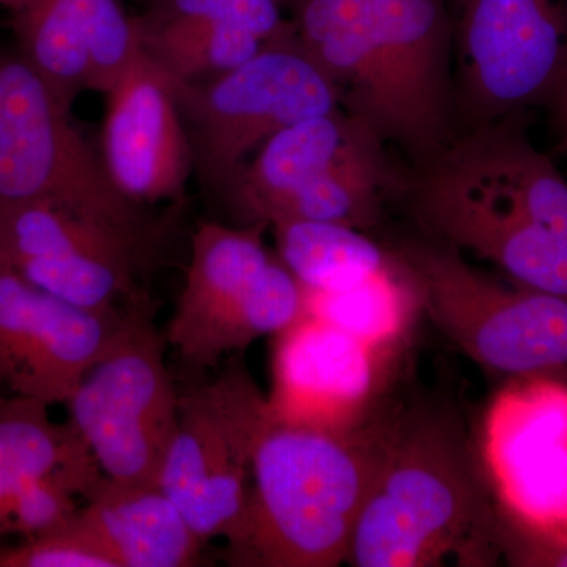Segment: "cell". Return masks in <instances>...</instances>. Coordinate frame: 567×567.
Masks as SVG:
<instances>
[{
	"label": "cell",
	"mask_w": 567,
	"mask_h": 567,
	"mask_svg": "<svg viewBox=\"0 0 567 567\" xmlns=\"http://www.w3.org/2000/svg\"><path fill=\"white\" fill-rule=\"evenodd\" d=\"M132 308L99 312L66 303L0 262V393L65 404Z\"/></svg>",
	"instance_id": "5bb4252c"
},
{
	"label": "cell",
	"mask_w": 567,
	"mask_h": 567,
	"mask_svg": "<svg viewBox=\"0 0 567 567\" xmlns=\"http://www.w3.org/2000/svg\"><path fill=\"white\" fill-rule=\"evenodd\" d=\"M377 349L333 324L306 315L275 336L271 416L317 431H347L382 406L385 360Z\"/></svg>",
	"instance_id": "9a60e30c"
},
{
	"label": "cell",
	"mask_w": 567,
	"mask_h": 567,
	"mask_svg": "<svg viewBox=\"0 0 567 567\" xmlns=\"http://www.w3.org/2000/svg\"><path fill=\"white\" fill-rule=\"evenodd\" d=\"M264 224L230 227L204 223L193 235L192 257L166 341L194 371L215 368L297 316L290 284L271 267Z\"/></svg>",
	"instance_id": "ba28073f"
},
{
	"label": "cell",
	"mask_w": 567,
	"mask_h": 567,
	"mask_svg": "<svg viewBox=\"0 0 567 567\" xmlns=\"http://www.w3.org/2000/svg\"><path fill=\"white\" fill-rule=\"evenodd\" d=\"M499 557L520 567H567V529L535 524L498 505Z\"/></svg>",
	"instance_id": "484cf974"
},
{
	"label": "cell",
	"mask_w": 567,
	"mask_h": 567,
	"mask_svg": "<svg viewBox=\"0 0 567 567\" xmlns=\"http://www.w3.org/2000/svg\"><path fill=\"white\" fill-rule=\"evenodd\" d=\"M152 240L50 203L0 208V262L66 303L121 312L148 298Z\"/></svg>",
	"instance_id": "7c38bea8"
},
{
	"label": "cell",
	"mask_w": 567,
	"mask_h": 567,
	"mask_svg": "<svg viewBox=\"0 0 567 567\" xmlns=\"http://www.w3.org/2000/svg\"><path fill=\"white\" fill-rule=\"evenodd\" d=\"M270 416L267 395L238 361L212 382L178 390L158 486L204 543L229 539L244 522L254 446Z\"/></svg>",
	"instance_id": "9c48e42d"
},
{
	"label": "cell",
	"mask_w": 567,
	"mask_h": 567,
	"mask_svg": "<svg viewBox=\"0 0 567 567\" xmlns=\"http://www.w3.org/2000/svg\"><path fill=\"white\" fill-rule=\"evenodd\" d=\"M404 192L432 238L567 301V182L529 141L525 115L458 134L417 163Z\"/></svg>",
	"instance_id": "6da1fadb"
},
{
	"label": "cell",
	"mask_w": 567,
	"mask_h": 567,
	"mask_svg": "<svg viewBox=\"0 0 567 567\" xmlns=\"http://www.w3.org/2000/svg\"><path fill=\"white\" fill-rule=\"evenodd\" d=\"M0 394H2V393H0Z\"/></svg>",
	"instance_id": "f1b7e54d"
},
{
	"label": "cell",
	"mask_w": 567,
	"mask_h": 567,
	"mask_svg": "<svg viewBox=\"0 0 567 567\" xmlns=\"http://www.w3.org/2000/svg\"><path fill=\"white\" fill-rule=\"evenodd\" d=\"M394 251L421 309L470 360L511 379L567 372L566 300L505 286L432 237L401 241Z\"/></svg>",
	"instance_id": "5b68a950"
},
{
	"label": "cell",
	"mask_w": 567,
	"mask_h": 567,
	"mask_svg": "<svg viewBox=\"0 0 567 567\" xmlns=\"http://www.w3.org/2000/svg\"><path fill=\"white\" fill-rule=\"evenodd\" d=\"M89 456L70 424L52 420L50 405L0 394V537L11 507L29 484Z\"/></svg>",
	"instance_id": "ffe728a7"
},
{
	"label": "cell",
	"mask_w": 567,
	"mask_h": 567,
	"mask_svg": "<svg viewBox=\"0 0 567 567\" xmlns=\"http://www.w3.org/2000/svg\"><path fill=\"white\" fill-rule=\"evenodd\" d=\"M76 522L115 567H193L205 543L158 484L104 480L85 498Z\"/></svg>",
	"instance_id": "d6986e66"
},
{
	"label": "cell",
	"mask_w": 567,
	"mask_h": 567,
	"mask_svg": "<svg viewBox=\"0 0 567 567\" xmlns=\"http://www.w3.org/2000/svg\"><path fill=\"white\" fill-rule=\"evenodd\" d=\"M175 89L192 128L194 167L219 189L276 133L339 107L333 84L306 54L293 28L218 80Z\"/></svg>",
	"instance_id": "8fae6325"
},
{
	"label": "cell",
	"mask_w": 567,
	"mask_h": 567,
	"mask_svg": "<svg viewBox=\"0 0 567 567\" xmlns=\"http://www.w3.org/2000/svg\"><path fill=\"white\" fill-rule=\"evenodd\" d=\"M25 0H0V7H3V9L10 10L11 14L14 13V11H18L21 9L22 6H24Z\"/></svg>",
	"instance_id": "83f0119b"
},
{
	"label": "cell",
	"mask_w": 567,
	"mask_h": 567,
	"mask_svg": "<svg viewBox=\"0 0 567 567\" xmlns=\"http://www.w3.org/2000/svg\"><path fill=\"white\" fill-rule=\"evenodd\" d=\"M20 54L66 107L106 93L142 52L141 18L122 0H25L13 13Z\"/></svg>",
	"instance_id": "e0dca14e"
},
{
	"label": "cell",
	"mask_w": 567,
	"mask_h": 567,
	"mask_svg": "<svg viewBox=\"0 0 567 567\" xmlns=\"http://www.w3.org/2000/svg\"><path fill=\"white\" fill-rule=\"evenodd\" d=\"M104 96L100 156L114 188L141 208L177 199L194 153L174 82L142 50Z\"/></svg>",
	"instance_id": "2e32d148"
},
{
	"label": "cell",
	"mask_w": 567,
	"mask_h": 567,
	"mask_svg": "<svg viewBox=\"0 0 567 567\" xmlns=\"http://www.w3.org/2000/svg\"><path fill=\"white\" fill-rule=\"evenodd\" d=\"M142 50L177 87L207 84L251 61L271 41L203 21L141 18Z\"/></svg>",
	"instance_id": "603a6c76"
},
{
	"label": "cell",
	"mask_w": 567,
	"mask_h": 567,
	"mask_svg": "<svg viewBox=\"0 0 567 567\" xmlns=\"http://www.w3.org/2000/svg\"><path fill=\"white\" fill-rule=\"evenodd\" d=\"M385 142L336 107L286 126L224 186L241 226L264 224L279 200L328 171L388 156Z\"/></svg>",
	"instance_id": "ac0fdd59"
},
{
	"label": "cell",
	"mask_w": 567,
	"mask_h": 567,
	"mask_svg": "<svg viewBox=\"0 0 567 567\" xmlns=\"http://www.w3.org/2000/svg\"><path fill=\"white\" fill-rule=\"evenodd\" d=\"M66 423L118 484H158L177 427L178 388L152 319L151 298L130 309L121 331L63 404Z\"/></svg>",
	"instance_id": "52a82bcc"
},
{
	"label": "cell",
	"mask_w": 567,
	"mask_h": 567,
	"mask_svg": "<svg viewBox=\"0 0 567 567\" xmlns=\"http://www.w3.org/2000/svg\"><path fill=\"white\" fill-rule=\"evenodd\" d=\"M145 18L158 21H203L251 32L274 41L292 22L282 13V0H156Z\"/></svg>",
	"instance_id": "cb8c5ba5"
},
{
	"label": "cell",
	"mask_w": 567,
	"mask_h": 567,
	"mask_svg": "<svg viewBox=\"0 0 567 567\" xmlns=\"http://www.w3.org/2000/svg\"><path fill=\"white\" fill-rule=\"evenodd\" d=\"M290 11L298 43L342 111L417 163L454 140L447 0H290Z\"/></svg>",
	"instance_id": "7a4b0ae2"
},
{
	"label": "cell",
	"mask_w": 567,
	"mask_h": 567,
	"mask_svg": "<svg viewBox=\"0 0 567 567\" xmlns=\"http://www.w3.org/2000/svg\"><path fill=\"white\" fill-rule=\"evenodd\" d=\"M394 406L347 431L270 416L251 458V492L227 539L235 567H334L346 563L365 498L385 457Z\"/></svg>",
	"instance_id": "277c9868"
},
{
	"label": "cell",
	"mask_w": 567,
	"mask_h": 567,
	"mask_svg": "<svg viewBox=\"0 0 567 567\" xmlns=\"http://www.w3.org/2000/svg\"><path fill=\"white\" fill-rule=\"evenodd\" d=\"M546 107L550 111L555 125H557L558 132L561 134L563 144L567 148V74Z\"/></svg>",
	"instance_id": "4316f807"
},
{
	"label": "cell",
	"mask_w": 567,
	"mask_h": 567,
	"mask_svg": "<svg viewBox=\"0 0 567 567\" xmlns=\"http://www.w3.org/2000/svg\"><path fill=\"white\" fill-rule=\"evenodd\" d=\"M481 458L509 513L567 529V385L554 375L511 380L488 406Z\"/></svg>",
	"instance_id": "4fadbf2b"
},
{
	"label": "cell",
	"mask_w": 567,
	"mask_h": 567,
	"mask_svg": "<svg viewBox=\"0 0 567 567\" xmlns=\"http://www.w3.org/2000/svg\"><path fill=\"white\" fill-rule=\"evenodd\" d=\"M276 256L308 292H330L398 264L394 249L382 248L364 230L334 223H279Z\"/></svg>",
	"instance_id": "44dd1931"
},
{
	"label": "cell",
	"mask_w": 567,
	"mask_h": 567,
	"mask_svg": "<svg viewBox=\"0 0 567 567\" xmlns=\"http://www.w3.org/2000/svg\"><path fill=\"white\" fill-rule=\"evenodd\" d=\"M466 130L546 107L567 74V0H447Z\"/></svg>",
	"instance_id": "30bf717a"
},
{
	"label": "cell",
	"mask_w": 567,
	"mask_h": 567,
	"mask_svg": "<svg viewBox=\"0 0 567 567\" xmlns=\"http://www.w3.org/2000/svg\"><path fill=\"white\" fill-rule=\"evenodd\" d=\"M417 309L420 297L399 256L394 267L352 286L330 292L306 290V315L377 349L395 347L409 331Z\"/></svg>",
	"instance_id": "7402d4cb"
},
{
	"label": "cell",
	"mask_w": 567,
	"mask_h": 567,
	"mask_svg": "<svg viewBox=\"0 0 567 567\" xmlns=\"http://www.w3.org/2000/svg\"><path fill=\"white\" fill-rule=\"evenodd\" d=\"M50 203L152 240L142 208L112 185L71 110L20 52L0 51V208Z\"/></svg>",
	"instance_id": "8992f818"
},
{
	"label": "cell",
	"mask_w": 567,
	"mask_h": 567,
	"mask_svg": "<svg viewBox=\"0 0 567 567\" xmlns=\"http://www.w3.org/2000/svg\"><path fill=\"white\" fill-rule=\"evenodd\" d=\"M480 457L453 410L394 406L385 457L347 565L432 567L454 557L462 565L495 563L498 502Z\"/></svg>",
	"instance_id": "3957f363"
},
{
	"label": "cell",
	"mask_w": 567,
	"mask_h": 567,
	"mask_svg": "<svg viewBox=\"0 0 567 567\" xmlns=\"http://www.w3.org/2000/svg\"><path fill=\"white\" fill-rule=\"evenodd\" d=\"M78 516V514H76ZM0 567H115L76 517L62 527L0 547Z\"/></svg>",
	"instance_id": "d4e9b609"
}]
</instances>
